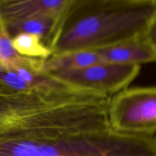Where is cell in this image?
Wrapping results in <instances>:
<instances>
[{
  "mask_svg": "<svg viewBox=\"0 0 156 156\" xmlns=\"http://www.w3.org/2000/svg\"><path fill=\"white\" fill-rule=\"evenodd\" d=\"M101 62L96 50H84L60 55H52L44 59L43 72L54 73L57 72L76 70L87 68Z\"/></svg>",
  "mask_w": 156,
  "mask_h": 156,
  "instance_id": "9c48e42d",
  "label": "cell"
},
{
  "mask_svg": "<svg viewBox=\"0 0 156 156\" xmlns=\"http://www.w3.org/2000/svg\"><path fill=\"white\" fill-rule=\"evenodd\" d=\"M155 13L156 0H72L52 55L144 37Z\"/></svg>",
  "mask_w": 156,
  "mask_h": 156,
  "instance_id": "6da1fadb",
  "label": "cell"
},
{
  "mask_svg": "<svg viewBox=\"0 0 156 156\" xmlns=\"http://www.w3.org/2000/svg\"><path fill=\"white\" fill-rule=\"evenodd\" d=\"M108 121L112 130L127 135L156 133V86L127 88L110 98Z\"/></svg>",
  "mask_w": 156,
  "mask_h": 156,
  "instance_id": "3957f363",
  "label": "cell"
},
{
  "mask_svg": "<svg viewBox=\"0 0 156 156\" xmlns=\"http://www.w3.org/2000/svg\"><path fill=\"white\" fill-rule=\"evenodd\" d=\"M71 96L64 88L46 87L28 94L0 96V128L33 117L67 101Z\"/></svg>",
  "mask_w": 156,
  "mask_h": 156,
  "instance_id": "5b68a950",
  "label": "cell"
},
{
  "mask_svg": "<svg viewBox=\"0 0 156 156\" xmlns=\"http://www.w3.org/2000/svg\"><path fill=\"white\" fill-rule=\"evenodd\" d=\"M143 38L156 54V13L153 17Z\"/></svg>",
  "mask_w": 156,
  "mask_h": 156,
  "instance_id": "4fadbf2b",
  "label": "cell"
},
{
  "mask_svg": "<svg viewBox=\"0 0 156 156\" xmlns=\"http://www.w3.org/2000/svg\"><path fill=\"white\" fill-rule=\"evenodd\" d=\"M140 70V65L99 62L81 69L49 74L73 88L111 97L128 88Z\"/></svg>",
  "mask_w": 156,
  "mask_h": 156,
  "instance_id": "277c9868",
  "label": "cell"
},
{
  "mask_svg": "<svg viewBox=\"0 0 156 156\" xmlns=\"http://www.w3.org/2000/svg\"><path fill=\"white\" fill-rule=\"evenodd\" d=\"M97 50L101 62L122 65L156 62V54L143 37L135 38Z\"/></svg>",
  "mask_w": 156,
  "mask_h": 156,
  "instance_id": "52a82bcc",
  "label": "cell"
},
{
  "mask_svg": "<svg viewBox=\"0 0 156 156\" xmlns=\"http://www.w3.org/2000/svg\"><path fill=\"white\" fill-rule=\"evenodd\" d=\"M0 61L10 66L29 65L32 63L34 58L20 55L14 48L12 37L0 22Z\"/></svg>",
  "mask_w": 156,
  "mask_h": 156,
  "instance_id": "7c38bea8",
  "label": "cell"
},
{
  "mask_svg": "<svg viewBox=\"0 0 156 156\" xmlns=\"http://www.w3.org/2000/svg\"><path fill=\"white\" fill-rule=\"evenodd\" d=\"M65 15L66 14L59 17L39 16L4 27L12 37L21 33L31 34L39 37L43 43L52 51L61 32Z\"/></svg>",
  "mask_w": 156,
  "mask_h": 156,
  "instance_id": "ba28073f",
  "label": "cell"
},
{
  "mask_svg": "<svg viewBox=\"0 0 156 156\" xmlns=\"http://www.w3.org/2000/svg\"><path fill=\"white\" fill-rule=\"evenodd\" d=\"M53 80L54 79L48 84ZM40 88H35L29 85L12 67L0 61V96L28 94Z\"/></svg>",
  "mask_w": 156,
  "mask_h": 156,
  "instance_id": "30bf717a",
  "label": "cell"
},
{
  "mask_svg": "<svg viewBox=\"0 0 156 156\" xmlns=\"http://www.w3.org/2000/svg\"><path fill=\"white\" fill-rule=\"evenodd\" d=\"M14 48L20 55L25 57L47 59L52 51L39 37L27 33H21L12 37Z\"/></svg>",
  "mask_w": 156,
  "mask_h": 156,
  "instance_id": "8fae6325",
  "label": "cell"
},
{
  "mask_svg": "<svg viewBox=\"0 0 156 156\" xmlns=\"http://www.w3.org/2000/svg\"><path fill=\"white\" fill-rule=\"evenodd\" d=\"M0 156H156V136L93 131L0 128Z\"/></svg>",
  "mask_w": 156,
  "mask_h": 156,
  "instance_id": "7a4b0ae2",
  "label": "cell"
},
{
  "mask_svg": "<svg viewBox=\"0 0 156 156\" xmlns=\"http://www.w3.org/2000/svg\"><path fill=\"white\" fill-rule=\"evenodd\" d=\"M72 0H0V22L9 24L39 16H63Z\"/></svg>",
  "mask_w": 156,
  "mask_h": 156,
  "instance_id": "8992f818",
  "label": "cell"
}]
</instances>
